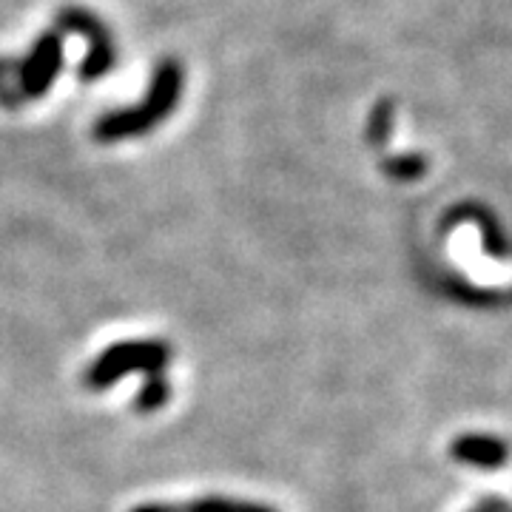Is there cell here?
<instances>
[{"instance_id": "cell-4", "label": "cell", "mask_w": 512, "mask_h": 512, "mask_svg": "<svg viewBox=\"0 0 512 512\" xmlns=\"http://www.w3.org/2000/svg\"><path fill=\"white\" fill-rule=\"evenodd\" d=\"M57 63H60L57 37H43L40 46H37V52L32 55V60L20 69V86H23V94L37 97V94L46 92L57 72Z\"/></svg>"}, {"instance_id": "cell-3", "label": "cell", "mask_w": 512, "mask_h": 512, "mask_svg": "<svg viewBox=\"0 0 512 512\" xmlns=\"http://www.w3.org/2000/svg\"><path fill=\"white\" fill-rule=\"evenodd\" d=\"M450 456L467 464V467H478V470H498L501 464H507L510 458V447L504 439L495 436H484V433H467L458 436L450 447Z\"/></svg>"}, {"instance_id": "cell-1", "label": "cell", "mask_w": 512, "mask_h": 512, "mask_svg": "<svg viewBox=\"0 0 512 512\" xmlns=\"http://www.w3.org/2000/svg\"><path fill=\"white\" fill-rule=\"evenodd\" d=\"M168 359H171V350L163 342H120L100 353V359L86 373V384L94 390H103L134 370L157 376L168 365Z\"/></svg>"}, {"instance_id": "cell-5", "label": "cell", "mask_w": 512, "mask_h": 512, "mask_svg": "<svg viewBox=\"0 0 512 512\" xmlns=\"http://www.w3.org/2000/svg\"><path fill=\"white\" fill-rule=\"evenodd\" d=\"M171 512H274L259 504H245V501H234V498H200L191 501L185 507H171Z\"/></svg>"}, {"instance_id": "cell-7", "label": "cell", "mask_w": 512, "mask_h": 512, "mask_svg": "<svg viewBox=\"0 0 512 512\" xmlns=\"http://www.w3.org/2000/svg\"><path fill=\"white\" fill-rule=\"evenodd\" d=\"M473 512H481V510H473Z\"/></svg>"}, {"instance_id": "cell-6", "label": "cell", "mask_w": 512, "mask_h": 512, "mask_svg": "<svg viewBox=\"0 0 512 512\" xmlns=\"http://www.w3.org/2000/svg\"><path fill=\"white\" fill-rule=\"evenodd\" d=\"M165 396V384L160 376H151V384H148L146 390H143V396H140V410H154V407H160L163 404Z\"/></svg>"}, {"instance_id": "cell-2", "label": "cell", "mask_w": 512, "mask_h": 512, "mask_svg": "<svg viewBox=\"0 0 512 512\" xmlns=\"http://www.w3.org/2000/svg\"><path fill=\"white\" fill-rule=\"evenodd\" d=\"M177 94H180V74H177L174 66H163L157 72L154 92H151L146 103L140 109L120 111V114H111L106 120H100L97 137L100 140H120V137H128V134H143L171 111Z\"/></svg>"}]
</instances>
